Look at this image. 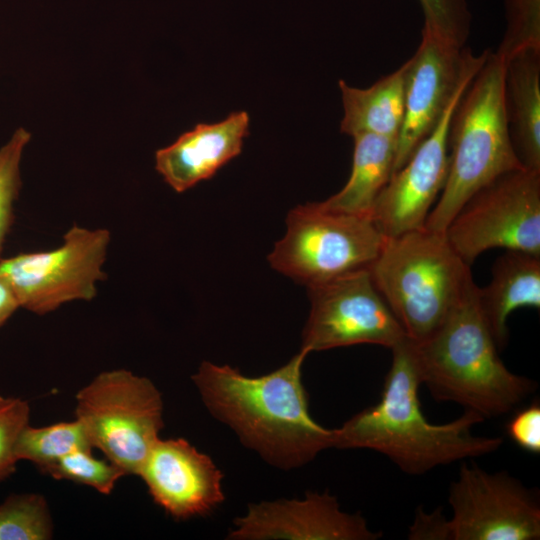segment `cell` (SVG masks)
Here are the masks:
<instances>
[{"instance_id":"9","label":"cell","mask_w":540,"mask_h":540,"mask_svg":"<svg viewBox=\"0 0 540 540\" xmlns=\"http://www.w3.org/2000/svg\"><path fill=\"white\" fill-rule=\"evenodd\" d=\"M110 232L73 225L63 244L50 251L0 258V270L10 282L20 307L44 315L64 303L91 300L102 271Z\"/></svg>"},{"instance_id":"19","label":"cell","mask_w":540,"mask_h":540,"mask_svg":"<svg viewBox=\"0 0 540 540\" xmlns=\"http://www.w3.org/2000/svg\"><path fill=\"white\" fill-rule=\"evenodd\" d=\"M407 61L368 88L339 80L343 104L342 133L351 137L371 133L398 138L405 112Z\"/></svg>"},{"instance_id":"12","label":"cell","mask_w":540,"mask_h":540,"mask_svg":"<svg viewBox=\"0 0 540 540\" xmlns=\"http://www.w3.org/2000/svg\"><path fill=\"white\" fill-rule=\"evenodd\" d=\"M489 52L474 55L422 30L420 45L407 60L405 112L393 172L407 162L451 101L468 87Z\"/></svg>"},{"instance_id":"4","label":"cell","mask_w":540,"mask_h":540,"mask_svg":"<svg viewBox=\"0 0 540 540\" xmlns=\"http://www.w3.org/2000/svg\"><path fill=\"white\" fill-rule=\"evenodd\" d=\"M505 63L489 52L459 100L448 133V174L424 227L444 233L464 203L499 175L524 168L514 150L504 102Z\"/></svg>"},{"instance_id":"8","label":"cell","mask_w":540,"mask_h":540,"mask_svg":"<svg viewBox=\"0 0 540 540\" xmlns=\"http://www.w3.org/2000/svg\"><path fill=\"white\" fill-rule=\"evenodd\" d=\"M444 234L470 267L492 248L540 256V172L499 175L464 203Z\"/></svg>"},{"instance_id":"24","label":"cell","mask_w":540,"mask_h":540,"mask_svg":"<svg viewBox=\"0 0 540 540\" xmlns=\"http://www.w3.org/2000/svg\"><path fill=\"white\" fill-rule=\"evenodd\" d=\"M506 29L494 52L504 63L517 53L540 51V0H504Z\"/></svg>"},{"instance_id":"23","label":"cell","mask_w":540,"mask_h":540,"mask_svg":"<svg viewBox=\"0 0 540 540\" xmlns=\"http://www.w3.org/2000/svg\"><path fill=\"white\" fill-rule=\"evenodd\" d=\"M40 472L56 480L87 485L104 495H109L118 480L126 475L124 470L108 459L94 457L92 450L73 451Z\"/></svg>"},{"instance_id":"30","label":"cell","mask_w":540,"mask_h":540,"mask_svg":"<svg viewBox=\"0 0 540 540\" xmlns=\"http://www.w3.org/2000/svg\"><path fill=\"white\" fill-rule=\"evenodd\" d=\"M19 307V301L10 282L0 270V328Z\"/></svg>"},{"instance_id":"22","label":"cell","mask_w":540,"mask_h":540,"mask_svg":"<svg viewBox=\"0 0 540 540\" xmlns=\"http://www.w3.org/2000/svg\"><path fill=\"white\" fill-rule=\"evenodd\" d=\"M52 537V516L42 495L12 494L0 504V540H48Z\"/></svg>"},{"instance_id":"5","label":"cell","mask_w":540,"mask_h":540,"mask_svg":"<svg viewBox=\"0 0 540 540\" xmlns=\"http://www.w3.org/2000/svg\"><path fill=\"white\" fill-rule=\"evenodd\" d=\"M369 272L413 342L424 340L441 325L473 278L445 234L425 227L384 238Z\"/></svg>"},{"instance_id":"14","label":"cell","mask_w":540,"mask_h":540,"mask_svg":"<svg viewBox=\"0 0 540 540\" xmlns=\"http://www.w3.org/2000/svg\"><path fill=\"white\" fill-rule=\"evenodd\" d=\"M138 476L154 502L176 520L206 515L224 500L222 472L183 438H159Z\"/></svg>"},{"instance_id":"6","label":"cell","mask_w":540,"mask_h":540,"mask_svg":"<svg viewBox=\"0 0 540 540\" xmlns=\"http://www.w3.org/2000/svg\"><path fill=\"white\" fill-rule=\"evenodd\" d=\"M383 241L371 216L308 203L288 213L286 233L268 260L278 272L309 287L369 269Z\"/></svg>"},{"instance_id":"25","label":"cell","mask_w":540,"mask_h":540,"mask_svg":"<svg viewBox=\"0 0 540 540\" xmlns=\"http://www.w3.org/2000/svg\"><path fill=\"white\" fill-rule=\"evenodd\" d=\"M30 137L28 131L19 128L0 148V254L14 221V202L21 187L20 162Z\"/></svg>"},{"instance_id":"7","label":"cell","mask_w":540,"mask_h":540,"mask_svg":"<svg viewBox=\"0 0 540 540\" xmlns=\"http://www.w3.org/2000/svg\"><path fill=\"white\" fill-rule=\"evenodd\" d=\"M75 416L93 448L137 475L164 426L163 401L146 377L126 369L105 371L76 394Z\"/></svg>"},{"instance_id":"3","label":"cell","mask_w":540,"mask_h":540,"mask_svg":"<svg viewBox=\"0 0 540 540\" xmlns=\"http://www.w3.org/2000/svg\"><path fill=\"white\" fill-rule=\"evenodd\" d=\"M477 288L471 278L441 325L424 340L409 341L421 384L433 397L485 420L511 412L537 384L500 359Z\"/></svg>"},{"instance_id":"29","label":"cell","mask_w":540,"mask_h":540,"mask_svg":"<svg viewBox=\"0 0 540 540\" xmlns=\"http://www.w3.org/2000/svg\"><path fill=\"white\" fill-rule=\"evenodd\" d=\"M410 540H450L448 519L442 508L427 512L422 506L415 510L414 519L409 527Z\"/></svg>"},{"instance_id":"21","label":"cell","mask_w":540,"mask_h":540,"mask_svg":"<svg viewBox=\"0 0 540 540\" xmlns=\"http://www.w3.org/2000/svg\"><path fill=\"white\" fill-rule=\"evenodd\" d=\"M93 449L84 427L75 419L43 427L27 425L18 439L15 455L18 461H30L41 471L73 451Z\"/></svg>"},{"instance_id":"1","label":"cell","mask_w":540,"mask_h":540,"mask_svg":"<svg viewBox=\"0 0 540 540\" xmlns=\"http://www.w3.org/2000/svg\"><path fill=\"white\" fill-rule=\"evenodd\" d=\"M308 354L301 349L287 364L259 377L204 361L192 380L211 414L245 446L269 464L291 469L307 464L334 443V429L324 428L309 413L301 379Z\"/></svg>"},{"instance_id":"18","label":"cell","mask_w":540,"mask_h":540,"mask_svg":"<svg viewBox=\"0 0 540 540\" xmlns=\"http://www.w3.org/2000/svg\"><path fill=\"white\" fill-rule=\"evenodd\" d=\"M504 102L511 141L525 169L540 172V51L528 49L504 66Z\"/></svg>"},{"instance_id":"27","label":"cell","mask_w":540,"mask_h":540,"mask_svg":"<svg viewBox=\"0 0 540 540\" xmlns=\"http://www.w3.org/2000/svg\"><path fill=\"white\" fill-rule=\"evenodd\" d=\"M29 420L30 406L26 400L0 395V481L16 470L15 448Z\"/></svg>"},{"instance_id":"16","label":"cell","mask_w":540,"mask_h":540,"mask_svg":"<svg viewBox=\"0 0 540 540\" xmlns=\"http://www.w3.org/2000/svg\"><path fill=\"white\" fill-rule=\"evenodd\" d=\"M249 120L246 111H237L217 123L197 124L171 145L156 151V170L178 193L211 178L241 153Z\"/></svg>"},{"instance_id":"20","label":"cell","mask_w":540,"mask_h":540,"mask_svg":"<svg viewBox=\"0 0 540 540\" xmlns=\"http://www.w3.org/2000/svg\"><path fill=\"white\" fill-rule=\"evenodd\" d=\"M353 139L350 176L340 191L321 203L331 210L371 216L376 199L393 173L397 139L371 133Z\"/></svg>"},{"instance_id":"10","label":"cell","mask_w":540,"mask_h":540,"mask_svg":"<svg viewBox=\"0 0 540 540\" xmlns=\"http://www.w3.org/2000/svg\"><path fill=\"white\" fill-rule=\"evenodd\" d=\"M307 288L310 312L301 349L308 353L357 344L391 349L407 338L374 286L369 269Z\"/></svg>"},{"instance_id":"28","label":"cell","mask_w":540,"mask_h":540,"mask_svg":"<svg viewBox=\"0 0 540 540\" xmlns=\"http://www.w3.org/2000/svg\"><path fill=\"white\" fill-rule=\"evenodd\" d=\"M506 432L518 447L540 453V406L538 402L518 410L507 422Z\"/></svg>"},{"instance_id":"2","label":"cell","mask_w":540,"mask_h":540,"mask_svg":"<svg viewBox=\"0 0 540 540\" xmlns=\"http://www.w3.org/2000/svg\"><path fill=\"white\" fill-rule=\"evenodd\" d=\"M391 351L392 362L379 402L334 429L333 448L374 450L409 475H422L500 448L501 437L473 433V427L484 421L473 412L464 411L445 424L430 423L421 410V380L409 339Z\"/></svg>"},{"instance_id":"13","label":"cell","mask_w":540,"mask_h":540,"mask_svg":"<svg viewBox=\"0 0 540 540\" xmlns=\"http://www.w3.org/2000/svg\"><path fill=\"white\" fill-rule=\"evenodd\" d=\"M465 90L451 101L407 162L392 173L376 199L371 217L384 238L424 227L447 179L450 122Z\"/></svg>"},{"instance_id":"15","label":"cell","mask_w":540,"mask_h":540,"mask_svg":"<svg viewBox=\"0 0 540 540\" xmlns=\"http://www.w3.org/2000/svg\"><path fill=\"white\" fill-rule=\"evenodd\" d=\"M234 524L229 539L376 540L382 536L359 513L343 512L327 492L307 493L304 500L252 504Z\"/></svg>"},{"instance_id":"26","label":"cell","mask_w":540,"mask_h":540,"mask_svg":"<svg viewBox=\"0 0 540 540\" xmlns=\"http://www.w3.org/2000/svg\"><path fill=\"white\" fill-rule=\"evenodd\" d=\"M424 24L422 30L456 46L465 47L472 15L467 0H419Z\"/></svg>"},{"instance_id":"17","label":"cell","mask_w":540,"mask_h":540,"mask_svg":"<svg viewBox=\"0 0 540 540\" xmlns=\"http://www.w3.org/2000/svg\"><path fill=\"white\" fill-rule=\"evenodd\" d=\"M478 302L497 348L507 344L509 315L520 307L540 308V256L506 250L492 267L489 284L477 288Z\"/></svg>"},{"instance_id":"11","label":"cell","mask_w":540,"mask_h":540,"mask_svg":"<svg viewBox=\"0 0 540 540\" xmlns=\"http://www.w3.org/2000/svg\"><path fill=\"white\" fill-rule=\"evenodd\" d=\"M450 540H538L540 503L534 491L506 471L462 463L450 484Z\"/></svg>"}]
</instances>
